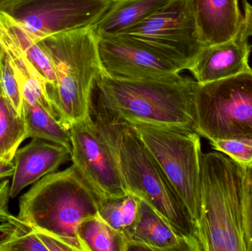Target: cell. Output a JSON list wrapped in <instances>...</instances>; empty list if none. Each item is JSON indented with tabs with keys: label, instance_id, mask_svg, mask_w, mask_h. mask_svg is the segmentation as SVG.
I'll return each mask as SVG.
<instances>
[{
	"label": "cell",
	"instance_id": "cell-1",
	"mask_svg": "<svg viewBox=\"0 0 252 251\" xmlns=\"http://www.w3.org/2000/svg\"><path fill=\"white\" fill-rule=\"evenodd\" d=\"M198 86L195 80L179 73L139 79H115L102 74L96 84L97 113L111 121L195 131Z\"/></svg>",
	"mask_w": 252,
	"mask_h": 251
},
{
	"label": "cell",
	"instance_id": "cell-2",
	"mask_svg": "<svg viewBox=\"0 0 252 251\" xmlns=\"http://www.w3.org/2000/svg\"><path fill=\"white\" fill-rule=\"evenodd\" d=\"M95 113L106 125L128 195L151 206L196 251H202L198 228L186 206L134 129L127 122Z\"/></svg>",
	"mask_w": 252,
	"mask_h": 251
},
{
	"label": "cell",
	"instance_id": "cell-3",
	"mask_svg": "<svg viewBox=\"0 0 252 251\" xmlns=\"http://www.w3.org/2000/svg\"><path fill=\"white\" fill-rule=\"evenodd\" d=\"M102 200L72 165L35 183L20 197L17 217L73 251H83L77 230L83 221L98 215Z\"/></svg>",
	"mask_w": 252,
	"mask_h": 251
},
{
	"label": "cell",
	"instance_id": "cell-4",
	"mask_svg": "<svg viewBox=\"0 0 252 251\" xmlns=\"http://www.w3.org/2000/svg\"><path fill=\"white\" fill-rule=\"evenodd\" d=\"M245 168L219 151L203 154L202 251H247L244 225Z\"/></svg>",
	"mask_w": 252,
	"mask_h": 251
},
{
	"label": "cell",
	"instance_id": "cell-5",
	"mask_svg": "<svg viewBox=\"0 0 252 251\" xmlns=\"http://www.w3.org/2000/svg\"><path fill=\"white\" fill-rule=\"evenodd\" d=\"M52 62L57 89L54 107L62 125L69 129L93 114V92L103 74L93 28L75 29L36 41Z\"/></svg>",
	"mask_w": 252,
	"mask_h": 251
},
{
	"label": "cell",
	"instance_id": "cell-6",
	"mask_svg": "<svg viewBox=\"0 0 252 251\" xmlns=\"http://www.w3.org/2000/svg\"><path fill=\"white\" fill-rule=\"evenodd\" d=\"M128 124L173 184L198 229L203 159L200 136L182 127Z\"/></svg>",
	"mask_w": 252,
	"mask_h": 251
},
{
	"label": "cell",
	"instance_id": "cell-7",
	"mask_svg": "<svg viewBox=\"0 0 252 251\" xmlns=\"http://www.w3.org/2000/svg\"><path fill=\"white\" fill-rule=\"evenodd\" d=\"M195 131L210 141L252 140V69L221 81L199 84Z\"/></svg>",
	"mask_w": 252,
	"mask_h": 251
},
{
	"label": "cell",
	"instance_id": "cell-8",
	"mask_svg": "<svg viewBox=\"0 0 252 251\" xmlns=\"http://www.w3.org/2000/svg\"><path fill=\"white\" fill-rule=\"evenodd\" d=\"M90 117L72 124L71 161L94 191L105 199L128 195L110 137L101 118L93 111Z\"/></svg>",
	"mask_w": 252,
	"mask_h": 251
},
{
	"label": "cell",
	"instance_id": "cell-9",
	"mask_svg": "<svg viewBox=\"0 0 252 251\" xmlns=\"http://www.w3.org/2000/svg\"><path fill=\"white\" fill-rule=\"evenodd\" d=\"M114 0H12L0 11L35 40L94 26Z\"/></svg>",
	"mask_w": 252,
	"mask_h": 251
},
{
	"label": "cell",
	"instance_id": "cell-10",
	"mask_svg": "<svg viewBox=\"0 0 252 251\" xmlns=\"http://www.w3.org/2000/svg\"><path fill=\"white\" fill-rule=\"evenodd\" d=\"M124 33L180 62L188 70L207 46L200 37L192 0H171Z\"/></svg>",
	"mask_w": 252,
	"mask_h": 251
},
{
	"label": "cell",
	"instance_id": "cell-11",
	"mask_svg": "<svg viewBox=\"0 0 252 251\" xmlns=\"http://www.w3.org/2000/svg\"><path fill=\"white\" fill-rule=\"evenodd\" d=\"M96 37L103 74L110 78H154L187 69L180 62L128 34Z\"/></svg>",
	"mask_w": 252,
	"mask_h": 251
},
{
	"label": "cell",
	"instance_id": "cell-12",
	"mask_svg": "<svg viewBox=\"0 0 252 251\" xmlns=\"http://www.w3.org/2000/svg\"><path fill=\"white\" fill-rule=\"evenodd\" d=\"M248 38L243 24L232 39L204 47L189 69L195 81L199 84H209L250 70L252 46Z\"/></svg>",
	"mask_w": 252,
	"mask_h": 251
},
{
	"label": "cell",
	"instance_id": "cell-13",
	"mask_svg": "<svg viewBox=\"0 0 252 251\" xmlns=\"http://www.w3.org/2000/svg\"><path fill=\"white\" fill-rule=\"evenodd\" d=\"M70 160V152L63 146L41 139H32L15 153V172L10 184V197L14 198L24 189L56 172Z\"/></svg>",
	"mask_w": 252,
	"mask_h": 251
},
{
	"label": "cell",
	"instance_id": "cell-14",
	"mask_svg": "<svg viewBox=\"0 0 252 251\" xmlns=\"http://www.w3.org/2000/svg\"><path fill=\"white\" fill-rule=\"evenodd\" d=\"M128 251H196L151 206L139 200L134 222L124 230Z\"/></svg>",
	"mask_w": 252,
	"mask_h": 251
},
{
	"label": "cell",
	"instance_id": "cell-15",
	"mask_svg": "<svg viewBox=\"0 0 252 251\" xmlns=\"http://www.w3.org/2000/svg\"><path fill=\"white\" fill-rule=\"evenodd\" d=\"M200 37L206 45L229 41L244 24L238 0H192Z\"/></svg>",
	"mask_w": 252,
	"mask_h": 251
},
{
	"label": "cell",
	"instance_id": "cell-16",
	"mask_svg": "<svg viewBox=\"0 0 252 251\" xmlns=\"http://www.w3.org/2000/svg\"><path fill=\"white\" fill-rule=\"evenodd\" d=\"M0 40L7 41L28 58L48 86V95L54 108L57 78L52 62L39 44L17 22L0 11Z\"/></svg>",
	"mask_w": 252,
	"mask_h": 251
},
{
	"label": "cell",
	"instance_id": "cell-17",
	"mask_svg": "<svg viewBox=\"0 0 252 251\" xmlns=\"http://www.w3.org/2000/svg\"><path fill=\"white\" fill-rule=\"evenodd\" d=\"M171 0H114L100 21L93 26L97 36L124 33L145 20Z\"/></svg>",
	"mask_w": 252,
	"mask_h": 251
},
{
	"label": "cell",
	"instance_id": "cell-18",
	"mask_svg": "<svg viewBox=\"0 0 252 251\" xmlns=\"http://www.w3.org/2000/svg\"><path fill=\"white\" fill-rule=\"evenodd\" d=\"M77 237L83 251H128V240L124 231L114 229L99 215L83 221Z\"/></svg>",
	"mask_w": 252,
	"mask_h": 251
},
{
	"label": "cell",
	"instance_id": "cell-19",
	"mask_svg": "<svg viewBox=\"0 0 252 251\" xmlns=\"http://www.w3.org/2000/svg\"><path fill=\"white\" fill-rule=\"evenodd\" d=\"M24 118L26 123L28 138H38L56 143L66 147L71 153L69 129L49 113L40 105L24 102Z\"/></svg>",
	"mask_w": 252,
	"mask_h": 251
},
{
	"label": "cell",
	"instance_id": "cell-20",
	"mask_svg": "<svg viewBox=\"0 0 252 251\" xmlns=\"http://www.w3.org/2000/svg\"><path fill=\"white\" fill-rule=\"evenodd\" d=\"M28 139L26 123L0 86V159L13 162L19 145Z\"/></svg>",
	"mask_w": 252,
	"mask_h": 251
},
{
	"label": "cell",
	"instance_id": "cell-21",
	"mask_svg": "<svg viewBox=\"0 0 252 251\" xmlns=\"http://www.w3.org/2000/svg\"><path fill=\"white\" fill-rule=\"evenodd\" d=\"M0 251H47L35 230L10 214L0 223Z\"/></svg>",
	"mask_w": 252,
	"mask_h": 251
},
{
	"label": "cell",
	"instance_id": "cell-22",
	"mask_svg": "<svg viewBox=\"0 0 252 251\" xmlns=\"http://www.w3.org/2000/svg\"><path fill=\"white\" fill-rule=\"evenodd\" d=\"M0 86L12 106L19 114L23 115L24 99L22 89L4 50L0 57Z\"/></svg>",
	"mask_w": 252,
	"mask_h": 251
},
{
	"label": "cell",
	"instance_id": "cell-23",
	"mask_svg": "<svg viewBox=\"0 0 252 251\" xmlns=\"http://www.w3.org/2000/svg\"><path fill=\"white\" fill-rule=\"evenodd\" d=\"M210 144L216 151L226 155L244 167H252V140H216Z\"/></svg>",
	"mask_w": 252,
	"mask_h": 251
},
{
	"label": "cell",
	"instance_id": "cell-24",
	"mask_svg": "<svg viewBox=\"0 0 252 251\" xmlns=\"http://www.w3.org/2000/svg\"><path fill=\"white\" fill-rule=\"evenodd\" d=\"M123 198L105 199L102 200L98 213L99 216L108 225L114 229L121 231H124V230L122 212Z\"/></svg>",
	"mask_w": 252,
	"mask_h": 251
},
{
	"label": "cell",
	"instance_id": "cell-25",
	"mask_svg": "<svg viewBox=\"0 0 252 251\" xmlns=\"http://www.w3.org/2000/svg\"><path fill=\"white\" fill-rule=\"evenodd\" d=\"M245 168L244 225L247 251H252V167Z\"/></svg>",
	"mask_w": 252,
	"mask_h": 251
},
{
	"label": "cell",
	"instance_id": "cell-26",
	"mask_svg": "<svg viewBox=\"0 0 252 251\" xmlns=\"http://www.w3.org/2000/svg\"><path fill=\"white\" fill-rule=\"evenodd\" d=\"M139 211V199L131 195L123 198L122 212L124 216V229L130 226L137 216Z\"/></svg>",
	"mask_w": 252,
	"mask_h": 251
},
{
	"label": "cell",
	"instance_id": "cell-27",
	"mask_svg": "<svg viewBox=\"0 0 252 251\" xmlns=\"http://www.w3.org/2000/svg\"><path fill=\"white\" fill-rule=\"evenodd\" d=\"M37 236L47 251H73V249L57 237L41 231H36Z\"/></svg>",
	"mask_w": 252,
	"mask_h": 251
},
{
	"label": "cell",
	"instance_id": "cell-28",
	"mask_svg": "<svg viewBox=\"0 0 252 251\" xmlns=\"http://www.w3.org/2000/svg\"><path fill=\"white\" fill-rule=\"evenodd\" d=\"M10 181L8 180H0V223L7 221L10 215L8 210L10 199Z\"/></svg>",
	"mask_w": 252,
	"mask_h": 251
},
{
	"label": "cell",
	"instance_id": "cell-29",
	"mask_svg": "<svg viewBox=\"0 0 252 251\" xmlns=\"http://www.w3.org/2000/svg\"><path fill=\"white\" fill-rule=\"evenodd\" d=\"M244 29L247 36H252V5L247 0H244Z\"/></svg>",
	"mask_w": 252,
	"mask_h": 251
},
{
	"label": "cell",
	"instance_id": "cell-30",
	"mask_svg": "<svg viewBox=\"0 0 252 251\" xmlns=\"http://www.w3.org/2000/svg\"><path fill=\"white\" fill-rule=\"evenodd\" d=\"M15 172V165L13 162L0 159V180L13 177Z\"/></svg>",
	"mask_w": 252,
	"mask_h": 251
},
{
	"label": "cell",
	"instance_id": "cell-31",
	"mask_svg": "<svg viewBox=\"0 0 252 251\" xmlns=\"http://www.w3.org/2000/svg\"><path fill=\"white\" fill-rule=\"evenodd\" d=\"M10 1H12V0H0V7H2L7 3L10 2Z\"/></svg>",
	"mask_w": 252,
	"mask_h": 251
},
{
	"label": "cell",
	"instance_id": "cell-32",
	"mask_svg": "<svg viewBox=\"0 0 252 251\" xmlns=\"http://www.w3.org/2000/svg\"><path fill=\"white\" fill-rule=\"evenodd\" d=\"M3 53V49L2 47H1V44H0V57H1V54H2Z\"/></svg>",
	"mask_w": 252,
	"mask_h": 251
},
{
	"label": "cell",
	"instance_id": "cell-33",
	"mask_svg": "<svg viewBox=\"0 0 252 251\" xmlns=\"http://www.w3.org/2000/svg\"></svg>",
	"mask_w": 252,
	"mask_h": 251
}]
</instances>
